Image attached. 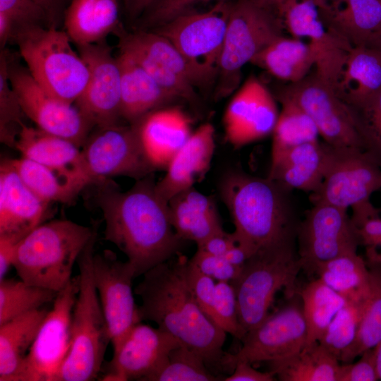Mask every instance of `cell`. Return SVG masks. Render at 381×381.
<instances>
[{"mask_svg": "<svg viewBox=\"0 0 381 381\" xmlns=\"http://www.w3.org/2000/svg\"><path fill=\"white\" fill-rule=\"evenodd\" d=\"M150 175L126 191L110 179L93 184L105 223L104 238L126 256L135 278L173 258L185 241L174 231L168 202Z\"/></svg>", "mask_w": 381, "mask_h": 381, "instance_id": "cell-1", "label": "cell"}, {"mask_svg": "<svg viewBox=\"0 0 381 381\" xmlns=\"http://www.w3.org/2000/svg\"><path fill=\"white\" fill-rule=\"evenodd\" d=\"M173 258L145 272L135 287L134 294L141 299L140 319L155 322L195 351L213 373L224 370L222 348L226 333L197 303L186 274L188 259Z\"/></svg>", "mask_w": 381, "mask_h": 381, "instance_id": "cell-2", "label": "cell"}, {"mask_svg": "<svg viewBox=\"0 0 381 381\" xmlns=\"http://www.w3.org/2000/svg\"><path fill=\"white\" fill-rule=\"evenodd\" d=\"M219 191L234 225V238L250 257L260 251L296 246L300 221L291 190L268 177L231 170L221 179Z\"/></svg>", "mask_w": 381, "mask_h": 381, "instance_id": "cell-3", "label": "cell"}, {"mask_svg": "<svg viewBox=\"0 0 381 381\" xmlns=\"http://www.w3.org/2000/svg\"><path fill=\"white\" fill-rule=\"evenodd\" d=\"M95 232L68 219L43 222L17 243L13 266L27 284L59 292L72 279L73 265Z\"/></svg>", "mask_w": 381, "mask_h": 381, "instance_id": "cell-4", "label": "cell"}, {"mask_svg": "<svg viewBox=\"0 0 381 381\" xmlns=\"http://www.w3.org/2000/svg\"><path fill=\"white\" fill-rule=\"evenodd\" d=\"M96 237L97 231L77 260L80 286L73 309L71 344L56 381H90L97 378L111 342L93 277Z\"/></svg>", "mask_w": 381, "mask_h": 381, "instance_id": "cell-5", "label": "cell"}, {"mask_svg": "<svg viewBox=\"0 0 381 381\" xmlns=\"http://www.w3.org/2000/svg\"><path fill=\"white\" fill-rule=\"evenodd\" d=\"M13 40L37 83L53 96L75 104L87 85L89 70L66 31L27 25L16 30Z\"/></svg>", "mask_w": 381, "mask_h": 381, "instance_id": "cell-6", "label": "cell"}, {"mask_svg": "<svg viewBox=\"0 0 381 381\" xmlns=\"http://www.w3.org/2000/svg\"><path fill=\"white\" fill-rule=\"evenodd\" d=\"M284 30L274 7L259 0L231 2L216 80L215 99L234 92L240 84L243 67L266 46L283 36Z\"/></svg>", "mask_w": 381, "mask_h": 381, "instance_id": "cell-7", "label": "cell"}, {"mask_svg": "<svg viewBox=\"0 0 381 381\" xmlns=\"http://www.w3.org/2000/svg\"><path fill=\"white\" fill-rule=\"evenodd\" d=\"M302 270L296 246L258 252L230 282L236 294L238 320L246 332L270 314L276 294L285 289L287 297L296 294V277Z\"/></svg>", "mask_w": 381, "mask_h": 381, "instance_id": "cell-8", "label": "cell"}, {"mask_svg": "<svg viewBox=\"0 0 381 381\" xmlns=\"http://www.w3.org/2000/svg\"><path fill=\"white\" fill-rule=\"evenodd\" d=\"M294 37L308 40L317 62L315 72L333 86L353 47L333 28L325 0H280L274 7Z\"/></svg>", "mask_w": 381, "mask_h": 381, "instance_id": "cell-9", "label": "cell"}, {"mask_svg": "<svg viewBox=\"0 0 381 381\" xmlns=\"http://www.w3.org/2000/svg\"><path fill=\"white\" fill-rule=\"evenodd\" d=\"M231 2L204 12H188L151 29L168 39L211 83L217 80Z\"/></svg>", "mask_w": 381, "mask_h": 381, "instance_id": "cell-10", "label": "cell"}, {"mask_svg": "<svg viewBox=\"0 0 381 381\" xmlns=\"http://www.w3.org/2000/svg\"><path fill=\"white\" fill-rule=\"evenodd\" d=\"M286 304L267 317L241 340V349L224 358L225 370L233 372L236 363L272 362L299 353L306 346L307 327L302 303L296 293Z\"/></svg>", "mask_w": 381, "mask_h": 381, "instance_id": "cell-11", "label": "cell"}, {"mask_svg": "<svg viewBox=\"0 0 381 381\" xmlns=\"http://www.w3.org/2000/svg\"><path fill=\"white\" fill-rule=\"evenodd\" d=\"M300 221L296 247L301 269L308 276L318 267L338 256L357 252L361 241L348 209L313 202Z\"/></svg>", "mask_w": 381, "mask_h": 381, "instance_id": "cell-12", "label": "cell"}, {"mask_svg": "<svg viewBox=\"0 0 381 381\" xmlns=\"http://www.w3.org/2000/svg\"><path fill=\"white\" fill-rule=\"evenodd\" d=\"M381 190V167L365 150L328 145L322 181L310 193L313 202H324L348 209L370 200Z\"/></svg>", "mask_w": 381, "mask_h": 381, "instance_id": "cell-13", "label": "cell"}, {"mask_svg": "<svg viewBox=\"0 0 381 381\" xmlns=\"http://www.w3.org/2000/svg\"><path fill=\"white\" fill-rule=\"evenodd\" d=\"M80 286L72 277L57 294L24 360L16 381H56L71 344V322Z\"/></svg>", "mask_w": 381, "mask_h": 381, "instance_id": "cell-14", "label": "cell"}, {"mask_svg": "<svg viewBox=\"0 0 381 381\" xmlns=\"http://www.w3.org/2000/svg\"><path fill=\"white\" fill-rule=\"evenodd\" d=\"M95 128L82 147L92 185L114 176L137 181L155 171L145 156L134 124Z\"/></svg>", "mask_w": 381, "mask_h": 381, "instance_id": "cell-15", "label": "cell"}, {"mask_svg": "<svg viewBox=\"0 0 381 381\" xmlns=\"http://www.w3.org/2000/svg\"><path fill=\"white\" fill-rule=\"evenodd\" d=\"M276 95L297 104L314 121L327 145L363 149L348 107L332 85L315 71L298 82L282 87Z\"/></svg>", "mask_w": 381, "mask_h": 381, "instance_id": "cell-16", "label": "cell"}, {"mask_svg": "<svg viewBox=\"0 0 381 381\" xmlns=\"http://www.w3.org/2000/svg\"><path fill=\"white\" fill-rule=\"evenodd\" d=\"M9 80L26 117L40 129L83 147L94 126L75 104L63 101L43 89L28 68L9 60Z\"/></svg>", "mask_w": 381, "mask_h": 381, "instance_id": "cell-17", "label": "cell"}, {"mask_svg": "<svg viewBox=\"0 0 381 381\" xmlns=\"http://www.w3.org/2000/svg\"><path fill=\"white\" fill-rule=\"evenodd\" d=\"M116 32L120 52L130 56L167 92L180 94L186 87V80L195 87L212 83L159 33L152 30L126 32L121 28Z\"/></svg>", "mask_w": 381, "mask_h": 381, "instance_id": "cell-18", "label": "cell"}, {"mask_svg": "<svg viewBox=\"0 0 381 381\" xmlns=\"http://www.w3.org/2000/svg\"><path fill=\"white\" fill-rule=\"evenodd\" d=\"M181 344L159 327L138 322L113 346V356L100 380L150 381L164 365L171 351Z\"/></svg>", "mask_w": 381, "mask_h": 381, "instance_id": "cell-19", "label": "cell"}, {"mask_svg": "<svg viewBox=\"0 0 381 381\" xmlns=\"http://www.w3.org/2000/svg\"><path fill=\"white\" fill-rule=\"evenodd\" d=\"M77 47L88 68L89 78L75 105L94 127L119 123L121 73L117 58L104 40Z\"/></svg>", "mask_w": 381, "mask_h": 381, "instance_id": "cell-20", "label": "cell"}, {"mask_svg": "<svg viewBox=\"0 0 381 381\" xmlns=\"http://www.w3.org/2000/svg\"><path fill=\"white\" fill-rule=\"evenodd\" d=\"M92 271L114 346L133 325L142 322L132 289L135 270L127 260L123 262L113 251L104 250L94 253Z\"/></svg>", "mask_w": 381, "mask_h": 381, "instance_id": "cell-21", "label": "cell"}, {"mask_svg": "<svg viewBox=\"0 0 381 381\" xmlns=\"http://www.w3.org/2000/svg\"><path fill=\"white\" fill-rule=\"evenodd\" d=\"M279 114L274 96L252 75L236 92L225 109V138L236 148L263 139L272 135Z\"/></svg>", "mask_w": 381, "mask_h": 381, "instance_id": "cell-22", "label": "cell"}, {"mask_svg": "<svg viewBox=\"0 0 381 381\" xmlns=\"http://www.w3.org/2000/svg\"><path fill=\"white\" fill-rule=\"evenodd\" d=\"M49 203L23 182L8 159L0 166V236L18 243L47 217Z\"/></svg>", "mask_w": 381, "mask_h": 381, "instance_id": "cell-23", "label": "cell"}, {"mask_svg": "<svg viewBox=\"0 0 381 381\" xmlns=\"http://www.w3.org/2000/svg\"><path fill=\"white\" fill-rule=\"evenodd\" d=\"M148 162L155 171L167 165L192 134V121L177 107L155 109L133 123Z\"/></svg>", "mask_w": 381, "mask_h": 381, "instance_id": "cell-24", "label": "cell"}, {"mask_svg": "<svg viewBox=\"0 0 381 381\" xmlns=\"http://www.w3.org/2000/svg\"><path fill=\"white\" fill-rule=\"evenodd\" d=\"M215 148L214 128L210 123L200 126L167 165L157 182L159 194L167 202L176 194L193 187L210 168Z\"/></svg>", "mask_w": 381, "mask_h": 381, "instance_id": "cell-25", "label": "cell"}, {"mask_svg": "<svg viewBox=\"0 0 381 381\" xmlns=\"http://www.w3.org/2000/svg\"><path fill=\"white\" fill-rule=\"evenodd\" d=\"M121 116L133 124L148 113L176 99L137 62L120 52Z\"/></svg>", "mask_w": 381, "mask_h": 381, "instance_id": "cell-26", "label": "cell"}, {"mask_svg": "<svg viewBox=\"0 0 381 381\" xmlns=\"http://www.w3.org/2000/svg\"><path fill=\"white\" fill-rule=\"evenodd\" d=\"M168 205L173 228L185 241H191L199 246L224 231L214 201L194 187L174 195Z\"/></svg>", "mask_w": 381, "mask_h": 381, "instance_id": "cell-27", "label": "cell"}, {"mask_svg": "<svg viewBox=\"0 0 381 381\" xmlns=\"http://www.w3.org/2000/svg\"><path fill=\"white\" fill-rule=\"evenodd\" d=\"M327 149L319 140L291 148L270 164L267 177L289 190L314 193L323 179Z\"/></svg>", "mask_w": 381, "mask_h": 381, "instance_id": "cell-28", "label": "cell"}, {"mask_svg": "<svg viewBox=\"0 0 381 381\" xmlns=\"http://www.w3.org/2000/svg\"><path fill=\"white\" fill-rule=\"evenodd\" d=\"M8 161L26 186L49 204L71 205L84 188L92 185L90 178L80 171L58 170L23 157Z\"/></svg>", "mask_w": 381, "mask_h": 381, "instance_id": "cell-29", "label": "cell"}, {"mask_svg": "<svg viewBox=\"0 0 381 381\" xmlns=\"http://www.w3.org/2000/svg\"><path fill=\"white\" fill-rule=\"evenodd\" d=\"M66 32L77 46L104 41L121 29L118 0H70L64 13Z\"/></svg>", "mask_w": 381, "mask_h": 381, "instance_id": "cell-30", "label": "cell"}, {"mask_svg": "<svg viewBox=\"0 0 381 381\" xmlns=\"http://www.w3.org/2000/svg\"><path fill=\"white\" fill-rule=\"evenodd\" d=\"M14 148L22 157L39 164L58 170L80 171L90 177L79 146L37 127L25 124L16 138Z\"/></svg>", "mask_w": 381, "mask_h": 381, "instance_id": "cell-31", "label": "cell"}, {"mask_svg": "<svg viewBox=\"0 0 381 381\" xmlns=\"http://www.w3.org/2000/svg\"><path fill=\"white\" fill-rule=\"evenodd\" d=\"M332 87L347 104L377 92L381 88V52L370 47H353Z\"/></svg>", "mask_w": 381, "mask_h": 381, "instance_id": "cell-32", "label": "cell"}, {"mask_svg": "<svg viewBox=\"0 0 381 381\" xmlns=\"http://www.w3.org/2000/svg\"><path fill=\"white\" fill-rule=\"evenodd\" d=\"M316 55L306 42L281 36L262 49L251 64L289 83H296L315 67Z\"/></svg>", "mask_w": 381, "mask_h": 381, "instance_id": "cell-33", "label": "cell"}, {"mask_svg": "<svg viewBox=\"0 0 381 381\" xmlns=\"http://www.w3.org/2000/svg\"><path fill=\"white\" fill-rule=\"evenodd\" d=\"M48 310L41 308L0 325V381H16Z\"/></svg>", "mask_w": 381, "mask_h": 381, "instance_id": "cell-34", "label": "cell"}, {"mask_svg": "<svg viewBox=\"0 0 381 381\" xmlns=\"http://www.w3.org/2000/svg\"><path fill=\"white\" fill-rule=\"evenodd\" d=\"M331 22L353 47H371L381 37V0H346L332 8Z\"/></svg>", "mask_w": 381, "mask_h": 381, "instance_id": "cell-35", "label": "cell"}, {"mask_svg": "<svg viewBox=\"0 0 381 381\" xmlns=\"http://www.w3.org/2000/svg\"><path fill=\"white\" fill-rule=\"evenodd\" d=\"M282 381H339V360L319 342L284 360L268 363Z\"/></svg>", "mask_w": 381, "mask_h": 381, "instance_id": "cell-36", "label": "cell"}, {"mask_svg": "<svg viewBox=\"0 0 381 381\" xmlns=\"http://www.w3.org/2000/svg\"><path fill=\"white\" fill-rule=\"evenodd\" d=\"M315 274L347 302H360L368 295L370 270L365 260L357 252L320 264Z\"/></svg>", "mask_w": 381, "mask_h": 381, "instance_id": "cell-37", "label": "cell"}, {"mask_svg": "<svg viewBox=\"0 0 381 381\" xmlns=\"http://www.w3.org/2000/svg\"><path fill=\"white\" fill-rule=\"evenodd\" d=\"M299 295L307 327L305 347L318 342L337 313L346 300L317 277L300 290Z\"/></svg>", "mask_w": 381, "mask_h": 381, "instance_id": "cell-38", "label": "cell"}, {"mask_svg": "<svg viewBox=\"0 0 381 381\" xmlns=\"http://www.w3.org/2000/svg\"><path fill=\"white\" fill-rule=\"evenodd\" d=\"M274 97L282 109L272 133L271 164L291 148L318 140L320 136L314 121L297 104L282 96Z\"/></svg>", "mask_w": 381, "mask_h": 381, "instance_id": "cell-39", "label": "cell"}, {"mask_svg": "<svg viewBox=\"0 0 381 381\" xmlns=\"http://www.w3.org/2000/svg\"><path fill=\"white\" fill-rule=\"evenodd\" d=\"M370 289L365 300L356 339L341 356L339 361L349 363L374 348L381 339V267L368 265Z\"/></svg>", "mask_w": 381, "mask_h": 381, "instance_id": "cell-40", "label": "cell"}, {"mask_svg": "<svg viewBox=\"0 0 381 381\" xmlns=\"http://www.w3.org/2000/svg\"><path fill=\"white\" fill-rule=\"evenodd\" d=\"M58 292L27 284L22 279L0 280V325L54 301Z\"/></svg>", "mask_w": 381, "mask_h": 381, "instance_id": "cell-41", "label": "cell"}, {"mask_svg": "<svg viewBox=\"0 0 381 381\" xmlns=\"http://www.w3.org/2000/svg\"><path fill=\"white\" fill-rule=\"evenodd\" d=\"M346 104L363 150L381 167V88L359 102Z\"/></svg>", "mask_w": 381, "mask_h": 381, "instance_id": "cell-42", "label": "cell"}, {"mask_svg": "<svg viewBox=\"0 0 381 381\" xmlns=\"http://www.w3.org/2000/svg\"><path fill=\"white\" fill-rule=\"evenodd\" d=\"M202 358L188 346L181 344L171 351L162 368L150 381H217Z\"/></svg>", "mask_w": 381, "mask_h": 381, "instance_id": "cell-43", "label": "cell"}, {"mask_svg": "<svg viewBox=\"0 0 381 381\" xmlns=\"http://www.w3.org/2000/svg\"><path fill=\"white\" fill-rule=\"evenodd\" d=\"M0 54V140L14 147L16 138L25 125V114L12 87L8 75V54L1 49Z\"/></svg>", "mask_w": 381, "mask_h": 381, "instance_id": "cell-44", "label": "cell"}, {"mask_svg": "<svg viewBox=\"0 0 381 381\" xmlns=\"http://www.w3.org/2000/svg\"><path fill=\"white\" fill-rule=\"evenodd\" d=\"M366 298L360 302H347L337 313L318 341L339 360L356 339Z\"/></svg>", "mask_w": 381, "mask_h": 381, "instance_id": "cell-45", "label": "cell"}, {"mask_svg": "<svg viewBox=\"0 0 381 381\" xmlns=\"http://www.w3.org/2000/svg\"><path fill=\"white\" fill-rule=\"evenodd\" d=\"M213 322L239 340L246 334L238 320L236 294L230 282H216Z\"/></svg>", "mask_w": 381, "mask_h": 381, "instance_id": "cell-46", "label": "cell"}, {"mask_svg": "<svg viewBox=\"0 0 381 381\" xmlns=\"http://www.w3.org/2000/svg\"><path fill=\"white\" fill-rule=\"evenodd\" d=\"M210 0H157L139 18V30L157 28L173 18L190 11L196 4Z\"/></svg>", "mask_w": 381, "mask_h": 381, "instance_id": "cell-47", "label": "cell"}, {"mask_svg": "<svg viewBox=\"0 0 381 381\" xmlns=\"http://www.w3.org/2000/svg\"><path fill=\"white\" fill-rule=\"evenodd\" d=\"M0 14L13 22L16 32L23 26L48 23L45 11L35 0H0Z\"/></svg>", "mask_w": 381, "mask_h": 381, "instance_id": "cell-48", "label": "cell"}, {"mask_svg": "<svg viewBox=\"0 0 381 381\" xmlns=\"http://www.w3.org/2000/svg\"><path fill=\"white\" fill-rule=\"evenodd\" d=\"M186 274L197 303L213 322L215 280L201 272L189 260L186 264Z\"/></svg>", "mask_w": 381, "mask_h": 381, "instance_id": "cell-49", "label": "cell"}, {"mask_svg": "<svg viewBox=\"0 0 381 381\" xmlns=\"http://www.w3.org/2000/svg\"><path fill=\"white\" fill-rule=\"evenodd\" d=\"M189 261L216 282H231L241 269L230 264L223 257L213 255L198 248Z\"/></svg>", "mask_w": 381, "mask_h": 381, "instance_id": "cell-50", "label": "cell"}, {"mask_svg": "<svg viewBox=\"0 0 381 381\" xmlns=\"http://www.w3.org/2000/svg\"><path fill=\"white\" fill-rule=\"evenodd\" d=\"M360 356L356 363L341 365L339 381L379 380L373 348L365 351Z\"/></svg>", "mask_w": 381, "mask_h": 381, "instance_id": "cell-51", "label": "cell"}, {"mask_svg": "<svg viewBox=\"0 0 381 381\" xmlns=\"http://www.w3.org/2000/svg\"><path fill=\"white\" fill-rule=\"evenodd\" d=\"M361 245L366 249H381V217L380 214L365 220L358 228Z\"/></svg>", "mask_w": 381, "mask_h": 381, "instance_id": "cell-52", "label": "cell"}, {"mask_svg": "<svg viewBox=\"0 0 381 381\" xmlns=\"http://www.w3.org/2000/svg\"><path fill=\"white\" fill-rule=\"evenodd\" d=\"M248 362L240 361L236 363L230 375L224 377V381H273L275 375L271 372H261L252 367Z\"/></svg>", "mask_w": 381, "mask_h": 381, "instance_id": "cell-53", "label": "cell"}, {"mask_svg": "<svg viewBox=\"0 0 381 381\" xmlns=\"http://www.w3.org/2000/svg\"><path fill=\"white\" fill-rule=\"evenodd\" d=\"M235 243L236 241L233 234L224 231L212 235L203 243L197 246V248L215 256L223 257Z\"/></svg>", "mask_w": 381, "mask_h": 381, "instance_id": "cell-54", "label": "cell"}, {"mask_svg": "<svg viewBox=\"0 0 381 381\" xmlns=\"http://www.w3.org/2000/svg\"><path fill=\"white\" fill-rule=\"evenodd\" d=\"M17 243L10 238L0 236V280L5 278L8 271L13 266Z\"/></svg>", "mask_w": 381, "mask_h": 381, "instance_id": "cell-55", "label": "cell"}, {"mask_svg": "<svg viewBox=\"0 0 381 381\" xmlns=\"http://www.w3.org/2000/svg\"><path fill=\"white\" fill-rule=\"evenodd\" d=\"M44 9L50 27H54L59 18L64 16V6L68 0H35ZM70 1V0H69Z\"/></svg>", "mask_w": 381, "mask_h": 381, "instance_id": "cell-56", "label": "cell"}, {"mask_svg": "<svg viewBox=\"0 0 381 381\" xmlns=\"http://www.w3.org/2000/svg\"><path fill=\"white\" fill-rule=\"evenodd\" d=\"M223 258L230 264L241 268L250 256L236 242L226 251Z\"/></svg>", "mask_w": 381, "mask_h": 381, "instance_id": "cell-57", "label": "cell"}, {"mask_svg": "<svg viewBox=\"0 0 381 381\" xmlns=\"http://www.w3.org/2000/svg\"><path fill=\"white\" fill-rule=\"evenodd\" d=\"M157 0H124L128 16L133 19L140 18Z\"/></svg>", "mask_w": 381, "mask_h": 381, "instance_id": "cell-58", "label": "cell"}, {"mask_svg": "<svg viewBox=\"0 0 381 381\" xmlns=\"http://www.w3.org/2000/svg\"><path fill=\"white\" fill-rule=\"evenodd\" d=\"M365 255V262L368 265H375L381 267V250L366 249Z\"/></svg>", "mask_w": 381, "mask_h": 381, "instance_id": "cell-59", "label": "cell"}, {"mask_svg": "<svg viewBox=\"0 0 381 381\" xmlns=\"http://www.w3.org/2000/svg\"><path fill=\"white\" fill-rule=\"evenodd\" d=\"M373 349L375 353L376 370L379 380H381V339Z\"/></svg>", "mask_w": 381, "mask_h": 381, "instance_id": "cell-60", "label": "cell"}, {"mask_svg": "<svg viewBox=\"0 0 381 381\" xmlns=\"http://www.w3.org/2000/svg\"><path fill=\"white\" fill-rule=\"evenodd\" d=\"M329 6L332 9H336L341 6L346 0H325Z\"/></svg>", "mask_w": 381, "mask_h": 381, "instance_id": "cell-61", "label": "cell"}, {"mask_svg": "<svg viewBox=\"0 0 381 381\" xmlns=\"http://www.w3.org/2000/svg\"><path fill=\"white\" fill-rule=\"evenodd\" d=\"M263 4H265L272 7H275V6L279 3L280 0H259Z\"/></svg>", "mask_w": 381, "mask_h": 381, "instance_id": "cell-62", "label": "cell"}, {"mask_svg": "<svg viewBox=\"0 0 381 381\" xmlns=\"http://www.w3.org/2000/svg\"><path fill=\"white\" fill-rule=\"evenodd\" d=\"M370 47H374L381 52V37L377 40Z\"/></svg>", "mask_w": 381, "mask_h": 381, "instance_id": "cell-63", "label": "cell"}]
</instances>
